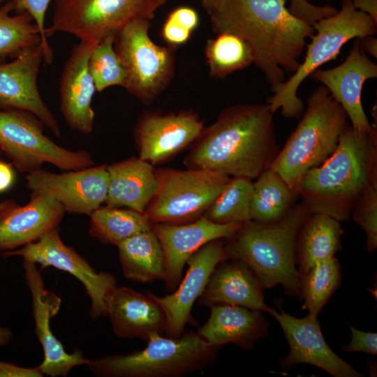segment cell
Returning <instances> with one entry per match:
<instances>
[{"label":"cell","mask_w":377,"mask_h":377,"mask_svg":"<svg viewBox=\"0 0 377 377\" xmlns=\"http://www.w3.org/2000/svg\"><path fill=\"white\" fill-rule=\"evenodd\" d=\"M274 114L267 103L239 104L223 110L205 128L184 164L230 177L257 178L270 168L279 151Z\"/></svg>","instance_id":"7a4b0ae2"},{"label":"cell","mask_w":377,"mask_h":377,"mask_svg":"<svg viewBox=\"0 0 377 377\" xmlns=\"http://www.w3.org/2000/svg\"><path fill=\"white\" fill-rule=\"evenodd\" d=\"M115 34H110L96 44L89 55L88 68L96 91L124 85L125 72L114 48Z\"/></svg>","instance_id":"e575fe53"},{"label":"cell","mask_w":377,"mask_h":377,"mask_svg":"<svg viewBox=\"0 0 377 377\" xmlns=\"http://www.w3.org/2000/svg\"><path fill=\"white\" fill-rule=\"evenodd\" d=\"M38 368H27L0 361V377H42Z\"/></svg>","instance_id":"60d3db41"},{"label":"cell","mask_w":377,"mask_h":377,"mask_svg":"<svg viewBox=\"0 0 377 377\" xmlns=\"http://www.w3.org/2000/svg\"><path fill=\"white\" fill-rule=\"evenodd\" d=\"M43 50L40 43L24 49L13 61H0V110H20L37 117L54 135L61 137L59 124L38 89Z\"/></svg>","instance_id":"2e32d148"},{"label":"cell","mask_w":377,"mask_h":377,"mask_svg":"<svg viewBox=\"0 0 377 377\" xmlns=\"http://www.w3.org/2000/svg\"><path fill=\"white\" fill-rule=\"evenodd\" d=\"M14 179L12 166L0 161V193L8 189L13 184Z\"/></svg>","instance_id":"b9f144b4"},{"label":"cell","mask_w":377,"mask_h":377,"mask_svg":"<svg viewBox=\"0 0 377 377\" xmlns=\"http://www.w3.org/2000/svg\"><path fill=\"white\" fill-rule=\"evenodd\" d=\"M351 215L367 235V250L373 253L377 248V184L371 186L356 202Z\"/></svg>","instance_id":"d590c367"},{"label":"cell","mask_w":377,"mask_h":377,"mask_svg":"<svg viewBox=\"0 0 377 377\" xmlns=\"http://www.w3.org/2000/svg\"><path fill=\"white\" fill-rule=\"evenodd\" d=\"M296 195L276 172L267 169L253 183L251 220L264 224L281 221L293 206Z\"/></svg>","instance_id":"f1b7e54d"},{"label":"cell","mask_w":377,"mask_h":377,"mask_svg":"<svg viewBox=\"0 0 377 377\" xmlns=\"http://www.w3.org/2000/svg\"><path fill=\"white\" fill-rule=\"evenodd\" d=\"M27 284L31 295L35 334L41 344L44 358L38 366L43 374L52 377L66 376L75 367L88 363L82 352L76 348L72 353L65 350L50 328V319L59 310V297L45 288L40 270L36 264L23 260Z\"/></svg>","instance_id":"e0dca14e"},{"label":"cell","mask_w":377,"mask_h":377,"mask_svg":"<svg viewBox=\"0 0 377 377\" xmlns=\"http://www.w3.org/2000/svg\"><path fill=\"white\" fill-rule=\"evenodd\" d=\"M10 1L0 7V61L15 58L24 49L40 43L39 29L27 13H15Z\"/></svg>","instance_id":"836d02e7"},{"label":"cell","mask_w":377,"mask_h":377,"mask_svg":"<svg viewBox=\"0 0 377 377\" xmlns=\"http://www.w3.org/2000/svg\"><path fill=\"white\" fill-rule=\"evenodd\" d=\"M302 115L270 166L297 195L303 176L334 153L341 133L348 126L344 109L324 85L309 96Z\"/></svg>","instance_id":"5b68a950"},{"label":"cell","mask_w":377,"mask_h":377,"mask_svg":"<svg viewBox=\"0 0 377 377\" xmlns=\"http://www.w3.org/2000/svg\"><path fill=\"white\" fill-rule=\"evenodd\" d=\"M167 0H54L52 24L47 36L56 32L98 44L137 20L150 21Z\"/></svg>","instance_id":"30bf717a"},{"label":"cell","mask_w":377,"mask_h":377,"mask_svg":"<svg viewBox=\"0 0 377 377\" xmlns=\"http://www.w3.org/2000/svg\"><path fill=\"white\" fill-rule=\"evenodd\" d=\"M227 259L222 239L210 241L198 249L187 260L188 269L176 290L163 297L146 292L163 311L166 324L164 335L179 338L187 323H193L191 309L203 292L216 265Z\"/></svg>","instance_id":"9a60e30c"},{"label":"cell","mask_w":377,"mask_h":377,"mask_svg":"<svg viewBox=\"0 0 377 377\" xmlns=\"http://www.w3.org/2000/svg\"><path fill=\"white\" fill-rule=\"evenodd\" d=\"M89 216L90 236L107 245L117 246L126 239L152 228V223L144 214L128 208L101 206Z\"/></svg>","instance_id":"f546056e"},{"label":"cell","mask_w":377,"mask_h":377,"mask_svg":"<svg viewBox=\"0 0 377 377\" xmlns=\"http://www.w3.org/2000/svg\"><path fill=\"white\" fill-rule=\"evenodd\" d=\"M348 326L351 332V339L348 344L343 346V350L346 353L364 352L376 355L377 334L363 332L350 325Z\"/></svg>","instance_id":"ab89813d"},{"label":"cell","mask_w":377,"mask_h":377,"mask_svg":"<svg viewBox=\"0 0 377 377\" xmlns=\"http://www.w3.org/2000/svg\"><path fill=\"white\" fill-rule=\"evenodd\" d=\"M251 179L232 177L202 217L219 224L245 223L251 220Z\"/></svg>","instance_id":"d6a6232c"},{"label":"cell","mask_w":377,"mask_h":377,"mask_svg":"<svg viewBox=\"0 0 377 377\" xmlns=\"http://www.w3.org/2000/svg\"><path fill=\"white\" fill-rule=\"evenodd\" d=\"M44 124L34 114L20 110H0V149L21 173H31L45 163L62 171L95 165L84 150L64 148L44 133Z\"/></svg>","instance_id":"9c48e42d"},{"label":"cell","mask_w":377,"mask_h":377,"mask_svg":"<svg viewBox=\"0 0 377 377\" xmlns=\"http://www.w3.org/2000/svg\"><path fill=\"white\" fill-rule=\"evenodd\" d=\"M309 214L305 204L297 205L278 223H244L225 238L227 259L247 265L264 289L281 285L288 295L301 300L296 246L300 228Z\"/></svg>","instance_id":"277c9868"},{"label":"cell","mask_w":377,"mask_h":377,"mask_svg":"<svg viewBox=\"0 0 377 377\" xmlns=\"http://www.w3.org/2000/svg\"><path fill=\"white\" fill-rule=\"evenodd\" d=\"M377 184L376 126L370 131L348 126L334 153L309 170L300 180L297 193L310 213L348 220L361 195Z\"/></svg>","instance_id":"3957f363"},{"label":"cell","mask_w":377,"mask_h":377,"mask_svg":"<svg viewBox=\"0 0 377 377\" xmlns=\"http://www.w3.org/2000/svg\"><path fill=\"white\" fill-rule=\"evenodd\" d=\"M205 56L211 77L223 78L253 63L252 52L239 36L227 32L207 40Z\"/></svg>","instance_id":"1f68e13d"},{"label":"cell","mask_w":377,"mask_h":377,"mask_svg":"<svg viewBox=\"0 0 377 377\" xmlns=\"http://www.w3.org/2000/svg\"><path fill=\"white\" fill-rule=\"evenodd\" d=\"M310 76L327 87L344 109L353 128L370 131L376 127L368 121L362 105L361 95L364 82L377 77V65L362 50L360 38H355L341 64L326 70L318 68Z\"/></svg>","instance_id":"ffe728a7"},{"label":"cell","mask_w":377,"mask_h":377,"mask_svg":"<svg viewBox=\"0 0 377 377\" xmlns=\"http://www.w3.org/2000/svg\"><path fill=\"white\" fill-rule=\"evenodd\" d=\"M107 206L144 213L157 190L155 168L138 157L107 165Z\"/></svg>","instance_id":"484cf974"},{"label":"cell","mask_w":377,"mask_h":377,"mask_svg":"<svg viewBox=\"0 0 377 377\" xmlns=\"http://www.w3.org/2000/svg\"><path fill=\"white\" fill-rule=\"evenodd\" d=\"M288 10L293 15L311 25L338 11L336 8L330 5L317 6L311 3L309 0H290Z\"/></svg>","instance_id":"f35d334b"},{"label":"cell","mask_w":377,"mask_h":377,"mask_svg":"<svg viewBox=\"0 0 377 377\" xmlns=\"http://www.w3.org/2000/svg\"><path fill=\"white\" fill-rule=\"evenodd\" d=\"M150 21L137 20L115 35L114 48L125 72L124 88L145 104H150L165 88L174 71V52L150 38Z\"/></svg>","instance_id":"8fae6325"},{"label":"cell","mask_w":377,"mask_h":377,"mask_svg":"<svg viewBox=\"0 0 377 377\" xmlns=\"http://www.w3.org/2000/svg\"><path fill=\"white\" fill-rule=\"evenodd\" d=\"M205 128L190 111L145 113L133 130L138 157L152 165L163 163L194 144Z\"/></svg>","instance_id":"4fadbf2b"},{"label":"cell","mask_w":377,"mask_h":377,"mask_svg":"<svg viewBox=\"0 0 377 377\" xmlns=\"http://www.w3.org/2000/svg\"><path fill=\"white\" fill-rule=\"evenodd\" d=\"M13 337V333L10 329L0 326V346L8 344Z\"/></svg>","instance_id":"f6af8a7d"},{"label":"cell","mask_w":377,"mask_h":377,"mask_svg":"<svg viewBox=\"0 0 377 377\" xmlns=\"http://www.w3.org/2000/svg\"><path fill=\"white\" fill-rule=\"evenodd\" d=\"M360 46L365 54L377 58V39L374 35L367 36L360 38Z\"/></svg>","instance_id":"ee69618b"},{"label":"cell","mask_w":377,"mask_h":377,"mask_svg":"<svg viewBox=\"0 0 377 377\" xmlns=\"http://www.w3.org/2000/svg\"><path fill=\"white\" fill-rule=\"evenodd\" d=\"M199 22L198 13L188 6H180L168 16L162 28V36L172 45L186 42Z\"/></svg>","instance_id":"8d00e7d4"},{"label":"cell","mask_w":377,"mask_h":377,"mask_svg":"<svg viewBox=\"0 0 377 377\" xmlns=\"http://www.w3.org/2000/svg\"><path fill=\"white\" fill-rule=\"evenodd\" d=\"M286 0H220L209 13L216 34L242 38L249 46L253 64L264 74L271 89L295 73L300 64L312 25L293 15Z\"/></svg>","instance_id":"6da1fadb"},{"label":"cell","mask_w":377,"mask_h":377,"mask_svg":"<svg viewBox=\"0 0 377 377\" xmlns=\"http://www.w3.org/2000/svg\"><path fill=\"white\" fill-rule=\"evenodd\" d=\"M356 10L364 12L377 21V0H351Z\"/></svg>","instance_id":"7bdbcfd3"},{"label":"cell","mask_w":377,"mask_h":377,"mask_svg":"<svg viewBox=\"0 0 377 377\" xmlns=\"http://www.w3.org/2000/svg\"><path fill=\"white\" fill-rule=\"evenodd\" d=\"M106 316L119 338H138L147 342L151 335L165 333V313L147 293L117 286L108 299Z\"/></svg>","instance_id":"cb8c5ba5"},{"label":"cell","mask_w":377,"mask_h":377,"mask_svg":"<svg viewBox=\"0 0 377 377\" xmlns=\"http://www.w3.org/2000/svg\"><path fill=\"white\" fill-rule=\"evenodd\" d=\"M96 45L82 41L75 45L66 61L59 80L60 110L68 126L80 133L93 131L95 113L91 108L96 91L88 68Z\"/></svg>","instance_id":"7402d4cb"},{"label":"cell","mask_w":377,"mask_h":377,"mask_svg":"<svg viewBox=\"0 0 377 377\" xmlns=\"http://www.w3.org/2000/svg\"><path fill=\"white\" fill-rule=\"evenodd\" d=\"M27 186L49 195L66 212L90 215L105 203L108 187L107 165L57 174L41 168L27 174Z\"/></svg>","instance_id":"5bb4252c"},{"label":"cell","mask_w":377,"mask_h":377,"mask_svg":"<svg viewBox=\"0 0 377 377\" xmlns=\"http://www.w3.org/2000/svg\"><path fill=\"white\" fill-rule=\"evenodd\" d=\"M263 290L247 265L226 259L214 268L197 301L199 305L209 309L230 304L269 313L271 307L265 302Z\"/></svg>","instance_id":"603a6c76"},{"label":"cell","mask_w":377,"mask_h":377,"mask_svg":"<svg viewBox=\"0 0 377 377\" xmlns=\"http://www.w3.org/2000/svg\"><path fill=\"white\" fill-rule=\"evenodd\" d=\"M243 223L219 224L205 217L184 224L152 223L163 252L165 288L176 290L187 260L198 249L214 239L230 237Z\"/></svg>","instance_id":"d6986e66"},{"label":"cell","mask_w":377,"mask_h":377,"mask_svg":"<svg viewBox=\"0 0 377 377\" xmlns=\"http://www.w3.org/2000/svg\"><path fill=\"white\" fill-rule=\"evenodd\" d=\"M210 309L207 320L196 332L212 346L221 348L230 343L251 350L256 341L268 334L269 323L261 311L230 304Z\"/></svg>","instance_id":"d4e9b609"},{"label":"cell","mask_w":377,"mask_h":377,"mask_svg":"<svg viewBox=\"0 0 377 377\" xmlns=\"http://www.w3.org/2000/svg\"><path fill=\"white\" fill-rule=\"evenodd\" d=\"M117 246L125 278L140 283L163 281V252L152 230L131 237Z\"/></svg>","instance_id":"83f0119b"},{"label":"cell","mask_w":377,"mask_h":377,"mask_svg":"<svg viewBox=\"0 0 377 377\" xmlns=\"http://www.w3.org/2000/svg\"><path fill=\"white\" fill-rule=\"evenodd\" d=\"M157 190L144 212L151 223L184 224L204 214L230 177L207 169H155Z\"/></svg>","instance_id":"ba28073f"},{"label":"cell","mask_w":377,"mask_h":377,"mask_svg":"<svg viewBox=\"0 0 377 377\" xmlns=\"http://www.w3.org/2000/svg\"><path fill=\"white\" fill-rule=\"evenodd\" d=\"M5 257L19 256L23 260L40 265L41 267H53L75 277L85 288L91 305L89 313L97 319L106 316L107 301L118 286L114 275L97 272L73 247L65 244L59 235V227H54L37 241L19 249L1 253Z\"/></svg>","instance_id":"7c38bea8"},{"label":"cell","mask_w":377,"mask_h":377,"mask_svg":"<svg viewBox=\"0 0 377 377\" xmlns=\"http://www.w3.org/2000/svg\"><path fill=\"white\" fill-rule=\"evenodd\" d=\"M6 1L12 3L13 12L15 13H27L32 17L40 31L44 61L46 64H50L53 61L54 55L47 41L45 18L52 0H0V3Z\"/></svg>","instance_id":"74e56055"},{"label":"cell","mask_w":377,"mask_h":377,"mask_svg":"<svg viewBox=\"0 0 377 377\" xmlns=\"http://www.w3.org/2000/svg\"><path fill=\"white\" fill-rule=\"evenodd\" d=\"M146 343L144 349L126 355L89 359L87 366L103 377H182L212 366L220 349L193 330L179 338L154 334Z\"/></svg>","instance_id":"8992f818"},{"label":"cell","mask_w":377,"mask_h":377,"mask_svg":"<svg viewBox=\"0 0 377 377\" xmlns=\"http://www.w3.org/2000/svg\"><path fill=\"white\" fill-rule=\"evenodd\" d=\"M312 26L315 32L306 46L303 61L288 80L272 89L273 95L267 100V104L274 112L280 108L286 118L301 117L304 105L297 96V91L307 77L325 63L335 59L343 45L350 40L362 38L377 32V21L356 10L351 0H341L340 10Z\"/></svg>","instance_id":"52a82bcc"},{"label":"cell","mask_w":377,"mask_h":377,"mask_svg":"<svg viewBox=\"0 0 377 377\" xmlns=\"http://www.w3.org/2000/svg\"><path fill=\"white\" fill-rule=\"evenodd\" d=\"M341 281V265L335 256L317 261L306 272L300 274L302 309L317 317Z\"/></svg>","instance_id":"4dcf8cb0"},{"label":"cell","mask_w":377,"mask_h":377,"mask_svg":"<svg viewBox=\"0 0 377 377\" xmlns=\"http://www.w3.org/2000/svg\"><path fill=\"white\" fill-rule=\"evenodd\" d=\"M269 313L279 323L289 344V353L281 361L283 368L295 364H309L334 377L364 376L327 345L317 317L309 314L303 318H297L289 315L282 309L277 312L270 308Z\"/></svg>","instance_id":"ac0fdd59"},{"label":"cell","mask_w":377,"mask_h":377,"mask_svg":"<svg viewBox=\"0 0 377 377\" xmlns=\"http://www.w3.org/2000/svg\"><path fill=\"white\" fill-rule=\"evenodd\" d=\"M201 3L209 13H211L215 7L218 5L220 0H200Z\"/></svg>","instance_id":"bcb514c9"},{"label":"cell","mask_w":377,"mask_h":377,"mask_svg":"<svg viewBox=\"0 0 377 377\" xmlns=\"http://www.w3.org/2000/svg\"><path fill=\"white\" fill-rule=\"evenodd\" d=\"M65 210L52 196L32 191L23 206L13 200L0 203V251H8L37 241L59 226Z\"/></svg>","instance_id":"44dd1931"},{"label":"cell","mask_w":377,"mask_h":377,"mask_svg":"<svg viewBox=\"0 0 377 377\" xmlns=\"http://www.w3.org/2000/svg\"><path fill=\"white\" fill-rule=\"evenodd\" d=\"M343 230L338 220L322 213H310L297 235V267L300 274L317 261L334 257L341 249Z\"/></svg>","instance_id":"4316f807"}]
</instances>
